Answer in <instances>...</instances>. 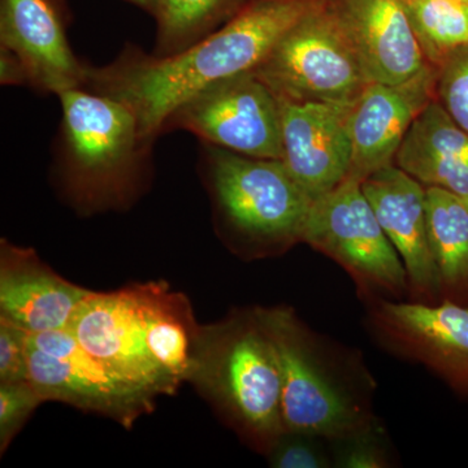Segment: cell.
<instances>
[{"mask_svg": "<svg viewBox=\"0 0 468 468\" xmlns=\"http://www.w3.org/2000/svg\"><path fill=\"white\" fill-rule=\"evenodd\" d=\"M320 0H249L226 26L168 57L129 51L100 69L86 68L89 90L133 111L150 143L176 110L209 86L254 72L277 42Z\"/></svg>", "mask_w": 468, "mask_h": 468, "instance_id": "6da1fadb", "label": "cell"}, {"mask_svg": "<svg viewBox=\"0 0 468 468\" xmlns=\"http://www.w3.org/2000/svg\"><path fill=\"white\" fill-rule=\"evenodd\" d=\"M187 383L258 452L284 432L279 356L260 307L201 326Z\"/></svg>", "mask_w": 468, "mask_h": 468, "instance_id": "7a4b0ae2", "label": "cell"}, {"mask_svg": "<svg viewBox=\"0 0 468 468\" xmlns=\"http://www.w3.org/2000/svg\"><path fill=\"white\" fill-rule=\"evenodd\" d=\"M63 110L61 177L68 198L92 214L129 205L141 181L144 146L133 111L122 101L68 89L58 95Z\"/></svg>", "mask_w": 468, "mask_h": 468, "instance_id": "3957f363", "label": "cell"}, {"mask_svg": "<svg viewBox=\"0 0 468 468\" xmlns=\"http://www.w3.org/2000/svg\"><path fill=\"white\" fill-rule=\"evenodd\" d=\"M207 159L215 214L237 255L275 257L302 242L313 201L282 160L251 158L215 146Z\"/></svg>", "mask_w": 468, "mask_h": 468, "instance_id": "277c9868", "label": "cell"}, {"mask_svg": "<svg viewBox=\"0 0 468 468\" xmlns=\"http://www.w3.org/2000/svg\"><path fill=\"white\" fill-rule=\"evenodd\" d=\"M279 356L284 431L340 441L377 426L335 377L310 329L292 307H260Z\"/></svg>", "mask_w": 468, "mask_h": 468, "instance_id": "5b68a950", "label": "cell"}, {"mask_svg": "<svg viewBox=\"0 0 468 468\" xmlns=\"http://www.w3.org/2000/svg\"><path fill=\"white\" fill-rule=\"evenodd\" d=\"M255 75L279 100L351 104L369 84L335 0L291 27Z\"/></svg>", "mask_w": 468, "mask_h": 468, "instance_id": "8992f818", "label": "cell"}, {"mask_svg": "<svg viewBox=\"0 0 468 468\" xmlns=\"http://www.w3.org/2000/svg\"><path fill=\"white\" fill-rule=\"evenodd\" d=\"M302 242L340 264L363 295L410 292L401 258L378 223L362 183L354 178L313 202Z\"/></svg>", "mask_w": 468, "mask_h": 468, "instance_id": "52a82bcc", "label": "cell"}, {"mask_svg": "<svg viewBox=\"0 0 468 468\" xmlns=\"http://www.w3.org/2000/svg\"><path fill=\"white\" fill-rule=\"evenodd\" d=\"M27 380L43 401L94 412L126 430L153 411L158 397L107 367L69 329L30 334Z\"/></svg>", "mask_w": 468, "mask_h": 468, "instance_id": "ba28073f", "label": "cell"}, {"mask_svg": "<svg viewBox=\"0 0 468 468\" xmlns=\"http://www.w3.org/2000/svg\"><path fill=\"white\" fill-rule=\"evenodd\" d=\"M172 124L241 155L284 156L279 98L254 72L223 80L185 101L165 126Z\"/></svg>", "mask_w": 468, "mask_h": 468, "instance_id": "9c48e42d", "label": "cell"}, {"mask_svg": "<svg viewBox=\"0 0 468 468\" xmlns=\"http://www.w3.org/2000/svg\"><path fill=\"white\" fill-rule=\"evenodd\" d=\"M371 322L390 349L426 366L468 393V306L375 298Z\"/></svg>", "mask_w": 468, "mask_h": 468, "instance_id": "30bf717a", "label": "cell"}, {"mask_svg": "<svg viewBox=\"0 0 468 468\" xmlns=\"http://www.w3.org/2000/svg\"><path fill=\"white\" fill-rule=\"evenodd\" d=\"M68 329L82 347L116 374L158 397L176 393L147 346L138 284L113 292H91Z\"/></svg>", "mask_w": 468, "mask_h": 468, "instance_id": "8fae6325", "label": "cell"}, {"mask_svg": "<svg viewBox=\"0 0 468 468\" xmlns=\"http://www.w3.org/2000/svg\"><path fill=\"white\" fill-rule=\"evenodd\" d=\"M437 68L427 66L401 84L371 82L351 103V165L347 177L363 180L393 165L412 122L436 98Z\"/></svg>", "mask_w": 468, "mask_h": 468, "instance_id": "7c38bea8", "label": "cell"}, {"mask_svg": "<svg viewBox=\"0 0 468 468\" xmlns=\"http://www.w3.org/2000/svg\"><path fill=\"white\" fill-rule=\"evenodd\" d=\"M286 169L311 201L346 180L351 104L279 100Z\"/></svg>", "mask_w": 468, "mask_h": 468, "instance_id": "4fadbf2b", "label": "cell"}, {"mask_svg": "<svg viewBox=\"0 0 468 468\" xmlns=\"http://www.w3.org/2000/svg\"><path fill=\"white\" fill-rule=\"evenodd\" d=\"M362 189L401 258L412 301L440 302L441 284L428 241L426 186L393 163L363 180Z\"/></svg>", "mask_w": 468, "mask_h": 468, "instance_id": "5bb4252c", "label": "cell"}, {"mask_svg": "<svg viewBox=\"0 0 468 468\" xmlns=\"http://www.w3.org/2000/svg\"><path fill=\"white\" fill-rule=\"evenodd\" d=\"M0 46L20 58L37 89L58 95L85 86L86 68L70 50L60 0H0Z\"/></svg>", "mask_w": 468, "mask_h": 468, "instance_id": "9a60e30c", "label": "cell"}, {"mask_svg": "<svg viewBox=\"0 0 468 468\" xmlns=\"http://www.w3.org/2000/svg\"><path fill=\"white\" fill-rule=\"evenodd\" d=\"M91 291L68 282L33 249L0 243V319L29 334L69 328Z\"/></svg>", "mask_w": 468, "mask_h": 468, "instance_id": "2e32d148", "label": "cell"}, {"mask_svg": "<svg viewBox=\"0 0 468 468\" xmlns=\"http://www.w3.org/2000/svg\"><path fill=\"white\" fill-rule=\"evenodd\" d=\"M369 84H401L427 63L402 0H335Z\"/></svg>", "mask_w": 468, "mask_h": 468, "instance_id": "e0dca14e", "label": "cell"}, {"mask_svg": "<svg viewBox=\"0 0 468 468\" xmlns=\"http://www.w3.org/2000/svg\"><path fill=\"white\" fill-rule=\"evenodd\" d=\"M146 322L147 346L176 390L187 383L201 326L189 298L165 282L138 284Z\"/></svg>", "mask_w": 468, "mask_h": 468, "instance_id": "ac0fdd59", "label": "cell"}, {"mask_svg": "<svg viewBox=\"0 0 468 468\" xmlns=\"http://www.w3.org/2000/svg\"><path fill=\"white\" fill-rule=\"evenodd\" d=\"M427 232L441 291L468 286V198L426 186Z\"/></svg>", "mask_w": 468, "mask_h": 468, "instance_id": "d6986e66", "label": "cell"}, {"mask_svg": "<svg viewBox=\"0 0 468 468\" xmlns=\"http://www.w3.org/2000/svg\"><path fill=\"white\" fill-rule=\"evenodd\" d=\"M249 0H156L158 55L178 54L232 20Z\"/></svg>", "mask_w": 468, "mask_h": 468, "instance_id": "ffe728a7", "label": "cell"}, {"mask_svg": "<svg viewBox=\"0 0 468 468\" xmlns=\"http://www.w3.org/2000/svg\"><path fill=\"white\" fill-rule=\"evenodd\" d=\"M427 63L439 67L455 48L468 45V3L402 0Z\"/></svg>", "mask_w": 468, "mask_h": 468, "instance_id": "44dd1931", "label": "cell"}, {"mask_svg": "<svg viewBox=\"0 0 468 468\" xmlns=\"http://www.w3.org/2000/svg\"><path fill=\"white\" fill-rule=\"evenodd\" d=\"M402 144L468 163V133L433 100L419 113Z\"/></svg>", "mask_w": 468, "mask_h": 468, "instance_id": "7402d4cb", "label": "cell"}, {"mask_svg": "<svg viewBox=\"0 0 468 468\" xmlns=\"http://www.w3.org/2000/svg\"><path fill=\"white\" fill-rule=\"evenodd\" d=\"M394 163L424 186L441 187L468 198V163L442 158L405 144L399 147Z\"/></svg>", "mask_w": 468, "mask_h": 468, "instance_id": "603a6c76", "label": "cell"}, {"mask_svg": "<svg viewBox=\"0 0 468 468\" xmlns=\"http://www.w3.org/2000/svg\"><path fill=\"white\" fill-rule=\"evenodd\" d=\"M436 100L468 133V45L455 48L437 67Z\"/></svg>", "mask_w": 468, "mask_h": 468, "instance_id": "cb8c5ba5", "label": "cell"}, {"mask_svg": "<svg viewBox=\"0 0 468 468\" xmlns=\"http://www.w3.org/2000/svg\"><path fill=\"white\" fill-rule=\"evenodd\" d=\"M42 397L29 380L0 383V452L5 454L34 411Z\"/></svg>", "mask_w": 468, "mask_h": 468, "instance_id": "d4e9b609", "label": "cell"}, {"mask_svg": "<svg viewBox=\"0 0 468 468\" xmlns=\"http://www.w3.org/2000/svg\"><path fill=\"white\" fill-rule=\"evenodd\" d=\"M319 437L284 432L267 452L270 466L276 468H328L332 466Z\"/></svg>", "mask_w": 468, "mask_h": 468, "instance_id": "484cf974", "label": "cell"}, {"mask_svg": "<svg viewBox=\"0 0 468 468\" xmlns=\"http://www.w3.org/2000/svg\"><path fill=\"white\" fill-rule=\"evenodd\" d=\"M338 445L335 466L343 468L389 467L387 449L381 441V428L377 426L335 441Z\"/></svg>", "mask_w": 468, "mask_h": 468, "instance_id": "4316f807", "label": "cell"}, {"mask_svg": "<svg viewBox=\"0 0 468 468\" xmlns=\"http://www.w3.org/2000/svg\"><path fill=\"white\" fill-rule=\"evenodd\" d=\"M30 334L0 319V383L27 380Z\"/></svg>", "mask_w": 468, "mask_h": 468, "instance_id": "83f0119b", "label": "cell"}, {"mask_svg": "<svg viewBox=\"0 0 468 468\" xmlns=\"http://www.w3.org/2000/svg\"><path fill=\"white\" fill-rule=\"evenodd\" d=\"M0 80L2 85H23L27 81L26 68L20 58L0 46Z\"/></svg>", "mask_w": 468, "mask_h": 468, "instance_id": "f1b7e54d", "label": "cell"}, {"mask_svg": "<svg viewBox=\"0 0 468 468\" xmlns=\"http://www.w3.org/2000/svg\"><path fill=\"white\" fill-rule=\"evenodd\" d=\"M126 2L133 3L137 7L149 12L150 15H154V11H155L156 0H126Z\"/></svg>", "mask_w": 468, "mask_h": 468, "instance_id": "f546056e", "label": "cell"}, {"mask_svg": "<svg viewBox=\"0 0 468 468\" xmlns=\"http://www.w3.org/2000/svg\"><path fill=\"white\" fill-rule=\"evenodd\" d=\"M462 2H467L468 3V0H462Z\"/></svg>", "mask_w": 468, "mask_h": 468, "instance_id": "4dcf8cb0", "label": "cell"}]
</instances>
